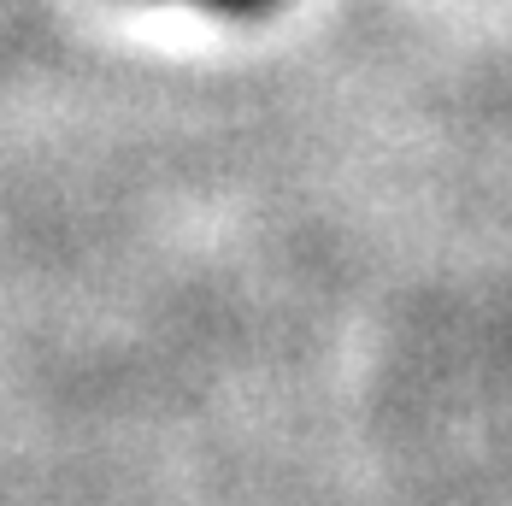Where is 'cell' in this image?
I'll return each instance as SVG.
<instances>
[{
	"instance_id": "6da1fadb",
	"label": "cell",
	"mask_w": 512,
	"mask_h": 506,
	"mask_svg": "<svg viewBox=\"0 0 512 506\" xmlns=\"http://www.w3.org/2000/svg\"><path fill=\"white\" fill-rule=\"evenodd\" d=\"M154 6H189V12H212L230 24H254V18H271L283 0H154Z\"/></svg>"
}]
</instances>
